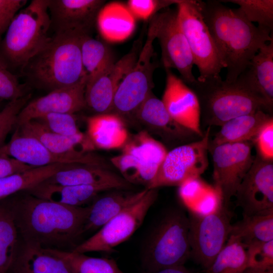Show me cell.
<instances>
[{
    "label": "cell",
    "mask_w": 273,
    "mask_h": 273,
    "mask_svg": "<svg viewBox=\"0 0 273 273\" xmlns=\"http://www.w3.org/2000/svg\"><path fill=\"white\" fill-rule=\"evenodd\" d=\"M20 193L7 202L22 242L66 250L83 234L88 206H70Z\"/></svg>",
    "instance_id": "1"
},
{
    "label": "cell",
    "mask_w": 273,
    "mask_h": 273,
    "mask_svg": "<svg viewBox=\"0 0 273 273\" xmlns=\"http://www.w3.org/2000/svg\"><path fill=\"white\" fill-rule=\"evenodd\" d=\"M204 20L218 52L228 82L236 81L265 44L273 40L267 30L248 21L237 9L220 1H199Z\"/></svg>",
    "instance_id": "2"
},
{
    "label": "cell",
    "mask_w": 273,
    "mask_h": 273,
    "mask_svg": "<svg viewBox=\"0 0 273 273\" xmlns=\"http://www.w3.org/2000/svg\"><path fill=\"white\" fill-rule=\"evenodd\" d=\"M83 31L55 32L24 67L30 79L50 91L86 80L81 55Z\"/></svg>",
    "instance_id": "3"
},
{
    "label": "cell",
    "mask_w": 273,
    "mask_h": 273,
    "mask_svg": "<svg viewBox=\"0 0 273 273\" xmlns=\"http://www.w3.org/2000/svg\"><path fill=\"white\" fill-rule=\"evenodd\" d=\"M198 100L200 122L221 126L238 116L262 110L272 115L273 107L237 81L229 83L219 75L188 85Z\"/></svg>",
    "instance_id": "4"
},
{
    "label": "cell",
    "mask_w": 273,
    "mask_h": 273,
    "mask_svg": "<svg viewBox=\"0 0 273 273\" xmlns=\"http://www.w3.org/2000/svg\"><path fill=\"white\" fill-rule=\"evenodd\" d=\"M48 4L33 0L13 19L1 43L0 58L7 66L24 68L50 38Z\"/></svg>",
    "instance_id": "5"
},
{
    "label": "cell",
    "mask_w": 273,
    "mask_h": 273,
    "mask_svg": "<svg viewBox=\"0 0 273 273\" xmlns=\"http://www.w3.org/2000/svg\"><path fill=\"white\" fill-rule=\"evenodd\" d=\"M188 215L180 209L169 211L152 235L143 257L148 272L184 265L190 258Z\"/></svg>",
    "instance_id": "6"
},
{
    "label": "cell",
    "mask_w": 273,
    "mask_h": 273,
    "mask_svg": "<svg viewBox=\"0 0 273 273\" xmlns=\"http://www.w3.org/2000/svg\"><path fill=\"white\" fill-rule=\"evenodd\" d=\"M176 5L178 24L199 72L197 79L203 81L219 75L223 67L204 20L199 1L179 0Z\"/></svg>",
    "instance_id": "7"
},
{
    "label": "cell",
    "mask_w": 273,
    "mask_h": 273,
    "mask_svg": "<svg viewBox=\"0 0 273 273\" xmlns=\"http://www.w3.org/2000/svg\"><path fill=\"white\" fill-rule=\"evenodd\" d=\"M190 258L206 270L227 242L233 213L221 203L212 212L189 210Z\"/></svg>",
    "instance_id": "8"
},
{
    "label": "cell",
    "mask_w": 273,
    "mask_h": 273,
    "mask_svg": "<svg viewBox=\"0 0 273 273\" xmlns=\"http://www.w3.org/2000/svg\"><path fill=\"white\" fill-rule=\"evenodd\" d=\"M121 153L110 160L128 182L146 187L155 176L167 151L146 130L128 139Z\"/></svg>",
    "instance_id": "9"
},
{
    "label": "cell",
    "mask_w": 273,
    "mask_h": 273,
    "mask_svg": "<svg viewBox=\"0 0 273 273\" xmlns=\"http://www.w3.org/2000/svg\"><path fill=\"white\" fill-rule=\"evenodd\" d=\"M211 127L196 141L167 151L158 171L146 189L179 186L186 180L199 177L207 169Z\"/></svg>",
    "instance_id": "10"
},
{
    "label": "cell",
    "mask_w": 273,
    "mask_h": 273,
    "mask_svg": "<svg viewBox=\"0 0 273 273\" xmlns=\"http://www.w3.org/2000/svg\"><path fill=\"white\" fill-rule=\"evenodd\" d=\"M149 29L159 42L161 60L166 70L176 69L188 85L194 82L196 80L192 72L194 61L178 24L176 10L166 9L156 13L151 19Z\"/></svg>",
    "instance_id": "11"
},
{
    "label": "cell",
    "mask_w": 273,
    "mask_h": 273,
    "mask_svg": "<svg viewBox=\"0 0 273 273\" xmlns=\"http://www.w3.org/2000/svg\"><path fill=\"white\" fill-rule=\"evenodd\" d=\"M158 196V189H149L138 201L114 216L94 235L77 245L72 251L84 253L112 252L141 226Z\"/></svg>",
    "instance_id": "12"
},
{
    "label": "cell",
    "mask_w": 273,
    "mask_h": 273,
    "mask_svg": "<svg viewBox=\"0 0 273 273\" xmlns=\"http://www.w3.org/2000/svg\"><path fill=\"white\" fill-rule=\"evenodd\" d=\"M155 40L154 34L149 29L145 43L134 65L116 92L111 113L118 115L123 119L124 117H134L136 110L152 92L154 86L153 73L157 67L152 60Z\"/></svg>",
    "instance_id": "13"
},
{
    "label": "cell",
    "mask_w": 273,
    "mask_h": 273,
    "mask_svg": "<svg viewBox=\"0 0 273 273\" xmlns=\"http://www.w3.org/2000/svg\"><path fill=\"white\" fill-rule=\"evenodd\" d=\"M252 142L226 143L209 149L213 162L214 188L222 204L228 207L255 156Z\"/></svg>",
    "instance_id": "14"
},
{
    "label": "cell",
    "mask_w": 273,
    "mask_h": 273,
    "mask_svg": "<svg viewBox=\"0 0 273 273\" xmlns=\"http://www.w3.org/2000/svg\"><path fill=\"white\" fill-rule=\"evenodd\" d=\"M235 196L243 215L273 211V161L256 154Z\"/></svg>",
    "instance_id": "15"
},
{
    "label": "cell",
    "mask_w": 273,
    "mask_h": 273,
    "mask_svg": "<svg viewBox=\"0 0 273 273\" xmlns=\"http://www.w3.org/2000/svg\"><path fill=\"white\" fill-rule=\"evenodd\" d=\"M0 154L33 167L55 164L94 165L108 168L105 159L93 153L80 156L54 153L34 138L15 131L10 142L0 148Z\"/></svg>",
    "instance_id": "16"
},
{
    "label": "cell",
    "mask_w": 273,
    "mask_h": 273,
    "mask_svg": "<svg viewBox=\"0 0 273 273\" xmlns=\"http://www.w3.org/2000/svg\"><path fill=\"white\" fill-rule=\"evenodd\" d=\"M141 42H135L127 54L115 62L90 84L85 86L86 107L98 114L111 113L116 92L134 65L141 50Z\"/></svg>",
    "instance_id": "17"
},
{
    "label": "cell",
    "mask_w": 273,
    "mask_h": 273,
    "mask_svg": "<svg viewBox=\"0 0 273 273\" xmlns=\"http://www.w3.org/2000/svg\"><path fill=\"white\" fill-rule=\"evenodd\" d=\"M86 80L71 86L57 88L27 103L20 112L16 126L53 113L75 114L86 107Z\"/></svg>",
    "instance_id": "18"
},
{
    "label": "cell",
    "mask_w": 273,
    "mask_h": 273,
    "mask_svg": "<svg viewBox=\"0 0 273 273\" xmlns=\"http://www.w3.org/2000/svg\"><path fill=\"white\" fill-rule=\"evenodd\" d=\"M166 71V84L161 100L177 123L202 138L204 133L201 130L200 107L195 94L181 78L170 70Z\"/></svg>",
    "instance_id": "19"
},
{
    "label": "cell",
    "mask_w": 273,
    "mask_h": 273,
    "mask_svg": "<svg viewBox=\"0 0 273 273\" xmlns=\"http://www.w3.org/2000/svg\"><path fill=\"white\" fill-rule=\"evenodd\" d=\"M104 3L102 0H49L51 26L55 32L78 30L88 33Z\"/></svg>",
    "instance_id": "20"
},
{
    "label": "cell",
    "mask_w": 273,
    "mask_h": 273,
    "mask_svg": "<svg viewBox=\"0 0 273 273\" xmlns=\"http://www.w3.org/2000/svg\"><path fill=\"white\" fill-rule=\"evenodd\" d=\"M134 117L167 143H184L201 138L177 123L171 117L162 101L152 92L139 106Z\"/></svg>",
    "instance_id": "21"
},
{
    "label": "cell",
    "mask_w": 273,
    "mask_h": 273,
    "mask_svg": "<svg viewBox=\"0 0 273 273\" xmlns=\"http://www.w3.org/2000/svg\"><path fill=\"white\" fill-rule=\"evenodd\" d=\"M21 134L30 136L39 141L51 152L60 155L80 156L90 153L95 147L85 133L65 136L53 132L35 119L17 126Z\"/></svg>",
    "instance_id": "22"
},
{
    "label": "cell",
    "mask_w": 273,
    "mask_h": 273,
    "mask_svg": "<svg viewBox=\"0 0 273 273\" xmlns=\"http://www.w3.org/2000/svg\"><path fill=\"white\" fill-rule=\"evenodd\" d=\"M145 189L138 192L114 189L98 196L88 206V212L83 234L99 230L110 219L140 200L147 193Z\"/></svg>",
    "instance_id": "23"
},
{
    "label": "cell",
    "mask_w": 273,
    "mask_h": 273,
    "mask_svg": "<svg viewBox=\"0 0 273 273\" xmlns=\"http://www.w3.org/2000/svg\"><path fill=\"white\" fill-rule=\"evenodd\" d=\"M236 81L273 107V40L259 50Z\"/></svg>",
    "instance_id": "24"
},
{
    "label": "cell",
    "mask_w": 273,
    "mask_h": 273,
    "mask_svg": "<svg viewBox=\"0 0 273 273\" xmlns=\"http://www.w3.org/2000/svg\"><path fill=\"white\" fill-rule=\"evenodd\" d=\"M43 182L61 185H105L122 190L132 187V184L109 168L94 165H74L57 172Z\"/></svg>",
    "instance_id": "25"
},
{
    "label": "cell",
    "mask_w": 273,
    "mask_h": 273,
    "mask_svg": "<svg viewBox=\"0 0 273 273\" xmlns=\"http://www.w3.org/2000/svg\"><path fill=\"white\" fill-rule=\"evenodd\" d=\"M114 190L105 185H61L42 182L25 191L36 197L62 204L82 207L101 193Z\"/></svg>",
    "instance_id": "26"
},
{
    "label": "cell",
    "mask_w": 273,
    "mask_h": 273,
    "mask_svg": "<svg viewBox=\"0 0 273 273\" xmlns=\"http://www.w3.org/2000/svg\"><path fill=\"white\" fill-rule=\"evenodd\" d=\"M86 132L96 148H122L128 139L124 119L114 113L97 114L86 119Z\"/></svg>",
    "instance_id": "27"
},
{
    "label": "cell",
    "mask_w": 273,
    "mask_h": 273,
    "mask_svg": "<svg viewBox=\"0 0 273 273\" xmlns=\"http://www.w3.org/2000/svg\"><path fill=\"white\" fill-rule=\"evenodd\" d=\"M11 269L18 273H74L64 260L44 248L22 241Z\"/></svg>",
    "instance_id": "28"
},
{
    "label": "cell",
    "mask_w": 273,
    "mask_h": 273,
    "mask_svg": "<svg viewBox=\"0 0 273 273\" xmlns=\"http://www.w3.org/2000/svg\"><path fill=\"white\" fill-rule=\"evenodd\" d=\"M272 115L262 110L236 117L225 122L212 141L208 150L226 143L253 142L263 125Z\"/></svg>",
    "instance_id": "29"
},
{
    "label": "cell",
    "mask_w": 273,
    "mask_h": 273,
    "mask_svg": "<svg viewBox=\"0 0 273 273\" xmlns=\"http://www.w3.org/2000/svg\"><path fill=\"white\" fill-rule=\"evenodd\" d=\"M101 35L110 42H120L127 38L135 27L134 18L126 6L113 2L103 6L96 21Z\"/></svg>",
    "instance_id": "30"
},
{
    "label": "cell",
    "mask_w": 273,
    "mask_h": 273,
    "mask_svg": "<svg viewBox=\"0 0 273 273\" xmlns=\"http://www.w3.org/2000/svg\"><path fill=\"white\" fill-rule=\"evenodd\" d=\"M228 240L238 242L245 249L253 242L273 240V211L243 215L242 219L232 224Z\"/></svg>",
    "instance_id": "31"
},
{
    "label": "cell",
    "mask_w": 273,
    "mask_h": 273,
    "mask_svg": "<svg viewBox=\"0 0 273 273\" xmlns=\"http://www.w3.org/2000/svg\"><path fill=\"white\" fill-rule=\"evenodd\" d=\"M75 165L55 164L36 167L0 178V199L27 191L48 179L57 172Z\"/></svg>",
    "instance_id": "32"
},
{
    "label": "cell",
    "mask_w": 273,
    "mask_h": 273,
    "mask_svg": "<svg viewBox=\"0 0 273 273\" xmlns=\"http://www.w3.org/2000/svg\"><path fill=\"white\" fill-rule=\"evenodd\" d=\"M81 61L86 76V85L90 84L115 62L106 44L85 34L81 42Z\"/></svg>",
    "instance_id": "33"
},
{
    "label": "cell",
    "mask_w": 273,
    "mask_h": 273,
    "mask_svg": "<svg viewBox=\"0 0 273 273\" xmlns=\"http://www.w3.org/2000/svg\"><path fill=\"white\" fill-rule=\"evenodd\" d=\"M20 242L8 203H0V273H8L11 270Z\"/></svg>",
    "instance_id": "34"
},
{
    "label": "cell",
    "mask_w": 273,
    "mask_h": 273,
    "mask_svg": "<svg viewBox=\"0 0 273 273\" xmlns=\"http://www.w3.org/2000/svg\"><path fill=\"white\" fill-rule=\"evenodd\" d=\"M46 250L64 260L74 273H123L112 259L92 257L72 250Z\"/></svg>",
    "instance_id": "35"
},
{
    "label": "cell",
    "mask_w": 273,
    "mask_h": 273,
    "mask_svg": "<svg viewBox=\"0 0 273 273\" xmlns=\"http://www.w3.org/2000/svg\"><path fill=\"white\" fill-rule=\"evenodd\" d=\"M247 268L244 246L238 242L228 240L206 273H243Z\"/></svg>",
    "instance_id": "36"
},
{
    "label": "cell",
    "mask_w": 273,
    "mask_h": 273,
    "mask_svg": "<svg viewBox=\"0 0 273 273\" xmlns=\"http://www.w3.org/2000/svg\"><path fill=\"white\" fill-rule=\"evenodd\" d=\"M229 2L239 6L238 8L244 17L252 23H257L258 26L272 34L273 1L272 0H228L220 1Z\"/></svg>",
    "instance_id": "37"
},
{
    "label": "cell",
    "mask_w": 273,
    "mask_h": 273,
    "mask_svg": "<svg viewBox=\"0 0 273 273\" xmlns=\"http://www.w3.org/2000/svg\"><path fill=\"white\" fill-rule=\"evenodd\" d=\"M74 114L53 113L44 115L35 120L50 131L65 136H73L80 133Z\"/></svg>",
    "instance_id": "38"
},
{
    "label": "cell",
    "mask_w": 273,
    "mask_h": 273,
    "mask_svg": "<svg viewBox=\"0 0 273 273\" xmlns=\"http://www.w3.org/2000/svg\"><path fill=\"white\" fill-rule=\"evenodd\" d=\"M246 251L248 267L273 268V240L253 242L246 247Z\"/></svg>",
    "instance_id": "39"
},
{
    "label": "cell",
    "mask_w": 273,
    "mask_h": 273,
    "mask_svg": "<svg viewBox=\"0 0 273 273\" xmlns=\"http://www.w3.org/2000/svg\"><path fill=\"white\" fill-rule=\"evenodd\" d=\"M30 95L10 102L0 111V148L3 146L7 135L16 125L18 116L25 105L28 103Z\"/></svg>",
    "instance_id": "40"
},
{
    "label": "cell",
    "mask_w": 273,
    "mask_h": 273,
    "mask_svg": "<svg viewBox=\"0 0 273 273\" xmlns=\"http://www.w3.org/2000/svg\"><path fill=\"white\" fill-rule=\"evenodd\" d=\"M179 0H129L126 7L134 18L147 20Z\"/></svg>",
    "instance_id": "41"
},
{
    "label": "cell",
    "mask_w": 273,
    "mask_h": 273,
    "mask_svg": "<svg viewBox=\"0 0 273 273\" xmlns=\"http://www.w3.org/2000/svg\"><path fill=\"white\" fill-rule=\"evenodd\" d=\"M178 195L188 210L197 203L211 188L199 177L189 179L178 186Z\"/></svg>",
    "instance_id": "42"
},
{
    "label": "cell",
    "mask_w": 273,
    "mask_h": 273,
    "mask_svg": "<svg viewBox=\"0 0 273 273\" xmlns=\"http://www.w3.org/2000/svg\"><path fill=\"white\" fill-rule=\"evenodd\" d=\"M25 95L22 85L0 58V99L11 101Z\"/></svg>",
    "instance_id": "43"
},
{
    "label": "cell",
    "mask_w": 273,
    "mask_h": 273,
    "mask_svg": "<svg viewBox=\"0 0 273 273\" xmlns=\"http://www.w3.org/2000/svg\"><path fill=\"white\" fill-rule=\"evenodd\" d=\"M252 143L256 154L263 159L273 161V117L263 125Z\"/></svg>",
    "instance_id": "44"
},
{
    "label": "cell",
    "mask_w": 273,
    "mask_h": 273,
    "mask_svg": "<svg viewBox=\"0 0 273 273\" xmlns=\"http://www.w3.org/2000/svg\"><path fill=\"white\" fill-rule=\"evenodd\" d=\"M26 3L25 0H0V40L14 17Z\"/></svg>",
    "instance_id": "45"
},
{
    "label": "cell",
    "mask_w": 273,
    "mask_h": 273,
    "mask_svg": "<svg viewBox=\"0 0 273 273\" xmlns=\"http://www.w3.org/2000/svg\"><path fill=\"white\" fill-rule=\"evenodd\" d=\"M36 167L28 165L15 159L0 154V178Z\"/></svg>",
    "instance_id": "46"
},
{
    "label": "cell",
    "mask_w": 273,
    "mask_h": 273,
    "mask_svg": "<svg viewBox=\"0 0 273 273\" xmlns=\"http://www.w3.org/2000/svg\"><path fill=\"white\" fill-rule=\"evenodd\" d=\"M148 273H193L184 265L168 267Z\"/></svg>",
    "instance_id": "47"
},
{
    "label": "cell",
    "mask_w": 273,
    "mask_h": 273,
    "mask_svg": "<svg viewBox=\"0 0 273 273\" xmlns=\"http://www.w3.org/2000/svg\"><path fill=\"white\" fill-rule=\"evenodd\" d=\"M243 273H273V268L260 269L248 267Z\"/></svg>",
    "instance_id": "48"
},
{
    "label": "cell",
    "mask_w": 273,
    "mask_h": 273,
    "mask_svg": "<svg viewBox=\"0 0 273 273\" xmlns=\"http://www.w3.org/2000/svg\"><path fill=\"white\" fill-rule=\"evenodd\" d=\"M13 273H18V272H13Z\"/></svg>",
    "instance_id": "49"
}]
</instances>
